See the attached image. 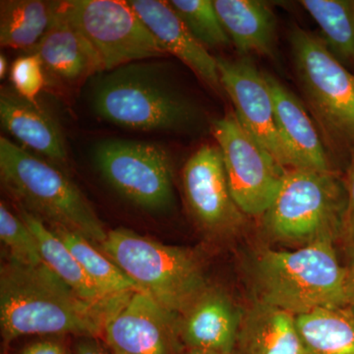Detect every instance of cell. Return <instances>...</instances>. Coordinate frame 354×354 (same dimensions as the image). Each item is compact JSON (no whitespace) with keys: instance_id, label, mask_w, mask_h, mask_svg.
Wrapping results in <instances>:
<instances>
[{"instance_id":"cell-1","label":"cell","mask_w":354,"mask_h":354,"mask_svg":"<svg viewBox=\"0 0 354 354\" xmlns=\"http://www.w3.org/2000/svg\"><path fill=\"white\" fill-rule=\"evenodd\" d=\"M129 297L90 304L44 263L25 264L6 254L0 266L1 337L6 344L30 335L102 337L109 317Z\"/></svg>"},{"instance_id":"cell-2","label":"cell","mask_w":354,"mask_h":354,"mask_svg":"<svg viewBox=\"0 0 354 354\" xmlns=\"http://www.w3.org/2000/svg\"><path fill=\"white\" fill-rule=\"evenodd\" d=\"M95 114L136 131H186L201 120L199 109L153 64H129L102 72L93 82Z\"/></svg>"},{"instance_id":"cell-3","label":"cell","mask_w":354,"mask_h":354,"mask_svg":"<svg viewBox=\"0 0 354 354\" xmlns=\"http://www.w3.org/2000/svg\"><path fill=\"white\" fill-rule=\"evenodd\" d=\"M346 274L333 242H317L295 251L267 249L253 267L258 301L295 317L346 308Z\"/></svg>"},{"instance_id":"cell-4","label":"cell","mask_w":354,"mask_h":354,"mask_svg":"<svg viewBox=\"0 0 354 354\" xmlns=\"http://www.w3.org/2000/svg\"><path fill=\"white\" fill-rule=\"evenodd\" d=\"M0 176L11 195L32 215L101 245L108 232L75 184L55 165L10 140L0 139Z\"/></svg>"},{"instance_id":"cell-5","label":"cell","mask_w":354,"mask_h":354,"mask_svg":"<svg viewBox=\"0 0 354 354\" xmlns=\"http://www.w3.org/2000/svg\"><path fill=\"white\" fill-rule=\"evenodd\" d=\"M101 250L145 293L183 316L209 288L201 261L189 249L167 245L127 228L109 230Z\"/></svg>"},{"instance_id":"cell-6","label":"cell","mask_w":354,"mask_h":354,"mask_svg":"<svg viewBox=\"0 0 354 354\" xmlns=\"http://www.w3.org/2000/svg\"><path fill=\"white\" fill-rule=\"evenodd\" d=\"M295 72L306 106L328 152H354V76L320 37L295 26L290 32Z\"/></svg>"},{"instance_id":"cell-7","label":"cell","mask_w":354,"mask_h":354,"mask_svg":"<svg viewBox=\"0 0 354 354\" xmlns=\"http://www.w3.org/2000/svg\"><path fill=\"white\" fill-rule=\"evenodd\" d=\"M346 213V185L335 171L288 169L263 218L272 237L304 246L342 237Z\"/></svg>"},{"instance_id":"cell-8","label":"cell","mask_w":354,"mask_h":354,"mask_svg":"<svg viewBox=\"0 0 354 354\" xmlns=\"http://www.w3.org/2000/svg\"><path fill=\"white\" fill-rule=\"evenodd\" d=\"M60 9L93 46L102 72L167 55L128 1L68 0Z\"/></svg>"},{"instance_id":"cell-9","label":"cell","mask_w":354,"mask_h":354,"mask_svg":"<svg viewBox=\"0 0 354 354\" xmlns=\"http://www.w3.org/2000/svg\"><path fill=\"white\" fill-rule=\"evenodd\" d=\"M101 176L118 194L135 206L162 212L174 204L171 157L157 144L108 139L94 150Z\"/></svg>"},{"instance_id":"cell-10","label":"cell","mask_w":354,"mask_h":354,"mask_svg":"<svg viewBox=\"0 0 354 354\" xmlns=\"http://www.w3.org/2000/svg\"><path fill=\"white\" fill-rule=\"evenodd\" d=\"M211 131L220 149L235 204L245 216H264L288 169L247 131L234 111L214 120Z\"/></svg>"},{"instance_id":"cell-11","label":"cell","mask_w":354,"mask_h":354,"mask_svg":"<svg viewBox=\"0 0 354 354\" xmlns=\"http://www.w3.org/2000/svg\"><path fill=\"white\" fill-rule=\"evenodd\" d=\"M221 85L234 106V113L272 157L285 169L291 162L277 127L274 104L264 76L249 57H216Z\"/></svg>"},{"instance_id":"cell-12","label":"cell","mask_w":354,"mask_h":354,"mask_svg":"<svg viewBox=\"0 0 354 354\" xmlns=\"http://www.w3.org/2000/svg\"><path fill=\"white\" fill-rule=\"evenodd\" d=\"M183 186L190 213L209 234H232L241 227L245 215L230 193L218 146H202L188 158Z\"/></svg>"},{"instance_id":"cell-13","label":"cell","mask_w":354,"mask_h":354,"mask_svg":"<svg viewBox=\"0 0 354 354\" xmlns=\"http://www.w3.org/2000/svg\"><path fill=\"white\" fill-rule=\"evenodd\" d=\"M176 317L136 291L109 317L102 337L113 354H177Z\"/></svg>"},{"instance_id":"cell-14","label":"cell","mask_w":354,"mask_h":354,"mask_svg":"<svg viewBox=\"0 0 354 354\" xmlns=\"http://www.w3.org/2000/svg\"><path fill=\"white\" fill-rule=\"evenodd\" d=\"M274 104L277 127L291 169L334 171L330 153L304 102L272 74L264 72Z\"/></svg>"},{"instance_id":"cell-15","label":"cell","mask_w":354,"mask_h":354,"mask_svg":"<svg viewBox=\"0 0 354 354\" xmlns=\"http://www.w3.org/2000/svg\"><path fill=\"white\" fill-rule=\"evenodd\" d=\"M128 2L167 55L180 59L216 92L225 91L216 58L209 55L207 48L191 34L169 1L130 0Z\"/></svg>"},{"instance_id":"cell-16","label":"cell","mask_w":354,"mask_h":354,"mask_svg":"<svg viewBox=\"0 0 354 354\" xmlns=\"http://www.w3.org/2000/svg\"><path fill=\"white\" fill-rule=\"evenodd\" d=\"M181 318L179 337L186 349L232 354L236 348L242 319L223 291L209 286Z\"/></svg>"},{"instance_id":"cell-17","label":"cell","mask_w":354,"mask_h":354,"mask_svg":"<svg viewBox=\"0 0 354 354\" xmlns=\"http://www.w3.org/2000/svg\"><path fill=\"white\" fill-rule=\"evenodd\" d=\"M29 53L38 55L44 68L65 82H79L102 72L97 53L65 17L60 6L53 24Z\"/></svg>"},{"instance_id":"cell-18","label":"cell","mask_w":354,"mask_h":354,"mask_svg":"<svg viewBox=\"0 0 354 354\" xmlns=\"http://www.w3.org/2000/svg\"><path fill=\"white\" fill-rule=\"evenodd\" d=\"M0 120L6 131L26 148L53 162L66 160V147L57 123L38 104L23 99L17 93L2 90Z\"/></svg>"},{"instance_id":"cell-19","label":"cell","mask_w":354,"mask_h":354,"mask_svg":"<svg viewBox=\"0 0 354 354\" xmlns=\"http://www.w3.org/2000/svg\"><path fill=\"white\" fill-rule=\"evenodd\" d=\"M214 4L230 41L241 57H274L277 19L269 4L259 0H215Z\"/></svg>"},{"instance_id":"cell-20","label":"cell","mask_w":354,"mask_h":354,"mask_svg":"<svg viewBox=\"0 0 354 354\" xmlns=\"http://www.w3.org/2000/svg\"><path fill=\"white\" fill-rule=\"evenodd\" d=\"M239 354H307L297 317L257 301L242 319Z\"/></svg>"},{"instance_id":"cell-21","label":"cell","mask_w":354,"mask_h":354,"mask_svg":"<svg viewBox=\"0 0 354 354\" xmlns=\"http://www.w3.org/2000/svg\"><path fill=\"white\" fill-rule=\"evenodd\" d=\"M19 216L32 230L44 264L84 300L92 304L104 305L132 295L120 297H108L102 295L64 241L43 220L22 208Z\"/></svg>"},{"instance_id":"cell-22","label":"cell","mask_w":354,"mask_h":354,"mask_svg":"<svg viewBox=\"0 0 354 354\" xmlns=\"http://www.w3.org/2000/svg\"><path fill=\"white\" fill-rule=\"evenodd\" d=\"M59 6L60 1H1L0 44L13 50H32L53 24Z\"/></svg>"},{"instance_id":"cell-23","label":"cell","mask_w":354,"mask_h":354,"mask_svg":"<svg viewBox=\"0 0 354 354\" xmlns=\"http://www.w3.org/2000/svg\"><path fill=\"white\" fill-rule=\"evenodd\" d=\"M297 326L307 354H354V313L348 308L298 316Z\"/></svg>"},{"instance_id":"cell-24","label":"cell","mask_w":354,"mask_h":354,"mask_svg":"<svg viewBox=\"0 0 354 354\" xmlns=\"http://www.w3.org/2000/svg\"><path fill=\"white\" fill-rule=\"evenodd\" d=\"M48 225L64 241L102 295L120 297L140 291L134 281L113 260L83 235L59 225Z\"/></svg>"},{"instance_id":"cell-25","label":"cell","mask_w":354,"mask_h":354,"mask_svg":"<svg viewBox=\"0 0 354 354\" xmlns=\"http://www.w3.org/2000/svg\"><path fill=\"white\" fill-rule=\"evenodd\" d=\"M321 31L320 38L346 68L354 67V0H301Z\"/></svg>"},{"instance_id":"cell-26","label":"cell","mask_w":354,"mask_h":354,"mask_svg":"<svg viewBox=\"0 0 354 354\" xmlns=\"http://www.w3.org/2000/svg\"><path fill=\"white\" fill-rule=\"evenodd\" d=\"M169 3L205 48H223L232 43L212 0H171Z\"/></svg>"},{"instance_id":"cell-27","label":"cell","mask_w":354,"mask_h":354,"mask_svg":"<svg viewBox=\"0 0 354 354\" xmlns=\"http://www.w3.org/2000/svg\"><path fill=\"white\" fill-rule=\"evenodd\" d=\"M0 239L7 249V255L25 264H41L38 243L21 216L9 211L6 203H0Z\"/></svg>"},{"instance_id":"cell-28","label":"cell","mask_w":354,"mask_h":354,"mask_svg":"<svg viewBox=\"0 0 354 354\" xmlns=\"http://www.w3.org/2000/svg\"><path fill=\"white\" fill-rule=\"evenodd\" d=\"M10 81L20 97L38 104L37 97L46 83L44 64L39 55L29 53L16 58L11 65Z\"/></svg>"},{"instance_id":"cell-29","label":"cell","mask_w":354,"mask_h":354,"mask_svg":"<svg viewBox=\"0 0 354 354\" xmlns=\"http://www.w3.org/2000/svg\"><path fill=\"white\" fill-rule=\"evenodd\" d=\"M344 181L346 190V213L342 237L346 241L351 259H353L354 258V152L349 157L348 171Z\"/></svg>"},{"instance_id":"cell-30","label":"cell","mask_w":354,"mask_h":354,"mask_svg":"<svg viewBox=\"0 0 354 354\" xmlns=\"http://www.w3.org/2000/svg\"><path fill=\"white\" fill-rule=\"evenodd\" d=\"M64 337H46L26 344L19 354H73Z\"/></svg>"},{"instance_id":"cell-31","label":"cell","mask_w":354,"mask_h":354,"mask_svg":"<svg viewBox=\"0 0 354 354\" xmlns=\"http://www.w3.org/2000/svg\"><path fill=\"white\" fill-rule=\"evenodd\" d=\"M73 354H113L100 337H79L72 346Z\"/></svg>"},{"instance_id":"cell-32","label":"cell","mask_w":354,"mask_h":354,"mask_svg":"<svg viewBox=\"0 0 354 354\" xmlns=\"http://www.w3.org/2000/svg\"><path fill=\"white\" fill-rule=\"evenodd\" d=\"M346 268V308L354 313V258Z\"/></svg>"},{"instance_id":"cell-33","label":"cell","mask_w":354,"mask_h":354,"mask_svg":"<svg viewBox=\"0 0 354 354\" xmlns=\"http://www.w3.org/2000/svg\"><path fill=\"white\" fill-rule=\"evenodd\" d=\"M7 71H8V62H7L6 55L1 53L0 55V79L6 78Z\"/></svg>"},{"instance_id":"cell-34","label":"cell","mask_w":354,"mask_h":354,"mask_svg":"<svg viewBox=\"0 0 354 354\" xmlns=\"http://www.w3.org/2000/svg\"><path fill=\"white\" fill-rule=\"evenodd\" d=\"M183 354H214L207 353V351H197V349H186L185 353Z\"/></svg>"}]
</instances>
